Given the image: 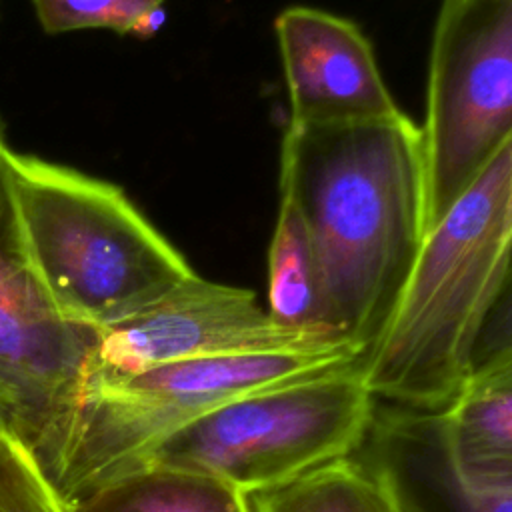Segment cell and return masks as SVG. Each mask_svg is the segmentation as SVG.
I'll use <instances>...</instances> for the list:
<instances>
[{"label":"cell","mask_w":512,"mask_h":512,"mask_svg":"<svg viewBox=\"0 0 512 512\" xmlns=\"http://www.w3.org/2000/svg\"><path fill=\"white\" fill-rule=\"evenodd\" d=\"M280 172L292 182L312 236L324 322L366 354L426 240L422 128L412 118L288 124Z\"/></svg>","instance_id":"cell-1"},{"label":"cell","mask_w":512,"mask_h":512,"mask_svg":"<svg viewBox=\"0 0 512 512\" xmlns=\"http://www.w3.org/2000/svg\"><path fill=\"white\" fill-rule=\"evenodd\" d=\"M512 274V134L428 232L360 358L378 400L442 412L470 374L478 330Z\"/></svg>","instance_id":"cell-2"},{"label":"cell","mask_w":512,"mask_h":512,"mask_svg":"<svg viewBox=\"0 0 512 512\" xmlns=\"http://www.w3.org/2000/svg\"><path fill=\"white\" fill-rule=\"evenodd\" d=\"M6 176L22 260L64 318L102 330L196 274L120 186L12 148Z\"/></svg>","instance_id":"cell-3"},{"label":"cell","mask_w":512,"mask_h":512,"mask_svg":"<svg viewBox=\"0 0 512 512\" xmlns=\"http://www.w3.org/2000/svg\"><path fill=\"white\" fill-rule=\"evenodd\" d=\"M352 342L182 360L130 374L90 376L56 494L66 506L136 466L188 422L240 398L350 366Z\"/></svg>","instance_id":"cell-4"},{"label":"cell","mask_w":512,"mask_h":512,"mask_svg":"<svg viewBox=\"0 0 512 512\" xmlns=\"http://www.w3.org/2000/svg\"><path fill=\"white\" fill-rule=\"evenodd\" d=\"M378 404L358 360L216 408L166 436L136 466L190 470L258 492L356 454Z\"/></svg>","instance_id":"cell-5"},{"label":"cell","mask_w":512,"mask_h":512,"mask_svg":"<svg viewBox=\"0 0 512 512\" xmlns=\"http://www.w3.org/2000/svg\"><path fill=\"white\" fill-rule=\"evenodd\" d=\"M420 128L428 236L512 134V0H442Z\"/></svg>","instance_id":"cell-6"},{"label":"cell","mask_w":512,"mask_h":512,"mask_svg":"<svg viewBox=\"0 0 512 512\" xmlns=\"http://www.w3.org/2000/svg\"><path fill=\"white\" fill-rule=\"evenodd\" d=\"M338 342L350 340L336 332L282 326L258 304L252 290L194 274L134 316L98 330L88 378L194 358Z\"/></svg>","instance_id":"cell-7"},{"label":"cell","mask_w":512,"mask_h":512,"mask_svg":"<svg viewBox=\"0 0 512 512\" xmlns=\"http://www.w3.org/2000/svg\"><path fill=\"white\" fill-rule=\"evenodd\" d=\"M292 126L404 122L410 116L388 90L374 48L348 18L284 8L274 20Z\"/></svg>","instance_id":"cell-8"},{"label":"cell","mask_w":512,"mask_h":512,"mask_svg":"<svg viewBox=\"0 0 512 512\" xmlns=\"http://www.w3.org/2000/svg\"><path fill=\"white\" fill-rule=\"evenodd\" d=\"M356 454L382 482L396 512H512L510 496L480 494L462 482L440 412L378 404Z\"/></svg>","instance_id":"cell-9"},{"label":"cell","mask_w":512,"mask_h":512,"mask_svg":"<svg viewBox=\"0 0 512 512\" xmlns=\"http://www.w3.org/2000/svg\"><path fill=\"white\" fill-rule=\"evenodd\" d=\"M440 418L462 482L512 498V354L472 370Z\"/></svg>","instance_id":"cell-10"},{"label":"cell","mask_w":512,"mask_h":512,"mask_svg":"<svg viewBox=\"0 0 512 512\" xmlns=\"http://www.w3.org/2000/svg\"><path fill=\"white\" fill-rule=\"evenodd\" d=\"M64 512H250V504L218 478L142 464L70 500Z\"/></svg>","instance_id":"cell-11"},{"label":"cell","mask_w":512,"mask_h":512,"mask_svg":"<svg viewBox=\"0 0 512 512\" xmlns=\"http://www.w3.org/2000/svg\"><path fill=\"white\" fill-rule=\"evenodd\" d=\"M268 314L288 328L334 332L324 322L312 236L294 186L282 172L268 248Z\"/></svg>","instance_id":"cell-12"},{"label":"cell","mask_w":512,"mask_h":512,"mask_svg":"<svg viewBox=\"0 0 512 512\" xmlns=\"http://www.w3.org/2000/svg\"><path fill=\"white\" fill-rule=\"evenodd\" d=\"M246 496L250 512H396L386 488L358 454L328 460Z\"/></svg>","instance_id":"cell-13"},{"label":"cell","mask_w":512,"mask_h":512,"mask_svg":"<svg viewBox=\"0 0 512 512\" xmlns=\"http://www.w3.org/2000/svg\"><path fill=\"white\" fill-rule=\"evenodd\" d=\"M166 0H32L44 32L62 34L108 28L138 38L152 36L164 20Z\"/></svg>","instance_id":"cell-14"},{"label":"cell","mask_w":512,"mask_h":512,"mask_svg":"<svg viewBox=\"0 0 512 512\" xmlns=\"http://www.w3.org/2000/svg\"><path fill=\"white\" fill-rule=\"evenodd\" d=\"M0 496L24 502L48 512H64V506L44 478L32 456L12 434L0 412Z\"/></svg>","instance_id":"cell-15"},{"label":"cell","mask_w":512,"mask_h":512,"mask_svg":"<svg viewBox=\"0 0 512 512\" xmlns=\"http://www.w3.org/2000/svg\"><path fill=\"white\" fill-rule=\"evenodd\" d=\"M512 354V274L486 314L470 358V372Z\"/></svg>","instance_id":"cell-16"},{"label":"cell","mask_w":512,"mask_h":512,"mask_svg":"<svg viewBox=\"0 0 512 512\" xmlns=\"http://www.w3.org/2000/svg\"><path fill=\"white\" fill-rule=\"evenodd\" d=\"M8 152H10V146L6 142L4 124L0 118V258L18 250L12 204H10V190H8V176H6Z\"/></svg>","instance_id":"cell-17"},{"label":"cell","mask_w":512,"mask_h":512,"mask_svg":"<svg viewBox=\"0 0 512 512\" xmlns=\"http://www.w3.org/2000/svg\"><path fill=\"white\" fill-rule=\"evenodd\" d=\"M0 512H48V510H42V508H36V506L0 496Z\"/></svg>","instance_id":"cell-18"}]
</instances>
